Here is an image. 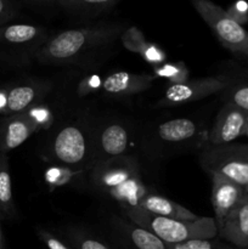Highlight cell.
Here are the masks:
<instances>
[{"label":"cell","mask_w":248,"mask_h":249,"mask_svg":"<svg viewBox=\"0 0 248 249\" xmlns=\"http://www.w3.org/2000/svg\"><path fill=\"white\" fill-rule=\"evenodd\" d=\"M117 23L95 24L58 32L49 36L39 49L35 60L44 65H62L77 60L90 50L116 40L123 33Z\"/></svg>","instance_id":"cell-1"},{"label":"cell","mask_w":248,"mask_h":249,"mask_svg":"<svg viewBox=\"0 0 248 249\" xmlns=\"http://www.w3.org/2000/svg\"><path fill=\"white\" fill-rule=\"evenodd\" d=\"M124 213L129 220L152 232L165 245H180L189 241L218 237V226L214 218H198L192 221H182L155 215L139 207L126 209Z\"/></svg>","instance_id":"cell-2"},{"label":"cell","mask_w":248,"mask_h":249,"mask_svg":"<svg viewBox=\"0 0 248 249\" xmlns=\"http://www.w3.org/2000/svg\"><path fill=\"white\" fill-rule=\"evenodd\" d=\"M48 38L44 27L10 22L0 28V61L12 66L27 65Z\"/></svg>","instance_id":"cell-3"},{"label":"cell","mask_w":248,"mask_h":249,"mask_svg":"<svg viewBox=\"0 0 248 249\" xmlns=\"http://www.w3.org/2000/svg\"><path fill=\"white\" fill-rule=\"evenodd\" d=\"M191 4L224 48L248 60V32L243 26L212 0H191Z\"/></svg>","instance_id":"cell-4"},{"label":"cell","mask_w":248,"mask_h":249,"mask_svg":"<svg viewBox=\"0 0 248 249\" xmlns=\"http://www.w3.org/2000/svg\"><path fill=\"white\" fill-rule=\"evenodd\" d=\"M199 160L211 175H220L248 187V145L211 146L201 153Z\"/></svg>","instance_id":"cell-5"},{"label":"cell","mask_w":248,"mask_h":249,"mask_svg":"<svg viewBox=\"0 0 248 249\" xmlns=\"http://www.w3.org/2000/svg\"><path fill=\"white\" fill-rule=\"evenodd\" d=\"M51 156L66 167H80L91 158V138L83 126L67 124L56 133Z\"/></svg>","instance_id":"cell-6"},{"label":"cell","mask_w":248,"mask_h":249,"mask_svg":"<svg viewBox=\"0 0 248 249\" xmlns=\"http://www.w3.org/2000/svg\"><path fill=\"white\" fill-rule=\"evenodd\" d=\"M228 80L223 78L207 77L199 79H187L181 83L170 84L165 89L158 107H172L206 99L228 87Z\"/></svg>","instance_id":"cell-7"},{"label":"cell","mask_w":248,"mask_h":249,"mask_svg":"<svg viewBox=\"0 0 248 249\" xmlns=\"http://www.w3.org/2000/svg\"><path fill=\"white\" fill-rule=\"evenodd\" d=\"M136 177H140V169L138 162L130 156H121L95 163L90 174L94 186L106 195Z\"/></svg>","instance_id":"cell-8"},{"label":"cell","mask_w":248,"mask_h":249,"mask_svg":"<svg viewBox=\"0 0 248 249\" xmlns=\"http://www.w3.org/2000/svg\"><path fill=\"white\" fill-rule=\"evenodd\" d=\"M130 131L119 122H111L102 125L91 139L92 164L109 158L126 156L130 148Z\"/></svg>","instance_id":"cell-9"},{"label":"cell","mask_w":248,"mask_h":249,"mask_svg":"<svg viewBox=\"0 0 248 249\" xmlns=\"http://www.w3.org/2000/svg\"><path fill=\"white\" fill-rule=\"evenodd\" d=\"M248 112L231 102H226L219 111L214 125L209 133L211 146L229 145L246 133Z\"/></svg>","instance_id":"cell-10"},{"label":"cell","mask_w":248,"mask_h":249,"mask_svg":"<svg viewBox=\"0 0 248 249\" xmlns=\"http://www.w3.org/2000/svg\"><path fill=\"white\" fill-rule=\"evenodd\" d=\"M40 126L29 116L28 112L0 117V155H7L10 151L21 146L28 140Z\"/></svg>","instance_id":"cell-11"},{"label":"cell","mask_w":248,"mask_h":249,"mask_svg":"<svg viewBox=\"0 0 248 249\" xmlns=\"http://www.w3.org/2000/svg\"><path fill=\"white\" fill-rule=\"evenodd\" d=\"M212 177V206L214 209V219L216 226L236 208L241 199L245 197V187L240 186L236 182L220 177V175H211Z\"/></svg>","instance_id":"cell-12"},{"label":"cell","mask_w":248,"mask_h":249,"mask_svg":"<svg viewBox=\"0 0 248 249\" xmlns=\"http://www.w3.org/2000/svg\"><path fill=\"white\" fill-rule=\"evenodd\" d=\"M220 240L238 249H248V194L218 225Z\"/></svg>","instance_id":"cell-13"},{"label":"cell","mask_w":248,"mask_h":249,"mask_svg":"<svg viewBox=\"0 0 248 249\" xmlns=\"http://www.w3.org/2000/svg\"><path fill=\"white\" fill-rule=\"evenodd\" d=\"M49 87L44 83L27 82L5 89V107L1 116L22 113L39 104Z\"/></svg>","instance_id":"cell-14"},{"label":"cell","mask_w":248,"mask_h":249,"mask_svg":"<svg viewBox=\"0 0 248 249\" xmlns=\"http://www.w3.org/2000/svg\"><path fill=\"white\" fill-rule=\"evenodd\" d=\"M153 82H155L153 75L136 74V73L119 71L107 75L102 80L101 90L109 96H133L150 89Z\"/></svg>","instance_id":"cell-15"},{"label":"cell","mask_w":248,"mask_h":249,"mask_svg":"<svg viewBox=\"0 0 248 249\" xmlns=\"http://www.w3.org/2000/svg\"><path fill=\"white\" fill-rule=\"evenodd\" d=\"M139 208L142 211L152 213L155 215L164 216V218L177 219L182 221H192L198 219L196 214L192 213L187 208L182 207L181 204L167 198V197L159 196L153 192H147L139 203Z\"/></svg>","instance_id":"cell-16"},{"label":"cell","mask_w":248,"mask_h":249,"mask_svg":"<svg viewBox=\"0 0 248 249\" xmlns=\"http://www.w3.org/2000/svg\"><path fill=\"white\" fill-rule=\"evenodd\" d=\"M114 220L117 230L134 249H168V245L157 236L133 221H125L118 218H114Z\"/></svg>","instance_id":"cell-17"},{"label":"cell","mask_w":248,"mask_h":249,"mask_svg":"<svg viewBox=\"0 0 248 249\" xmlns=\"http://www.w3.org/2000/svg\"><path fill=\"white\" fill-rule=\"evenodd\" d=\"M198 134V125L187 118H177L163 122L157 128V138L167 143H185L194 140Z\"/></svg>","instance_id":"cell-18"},{"label":"cell","mask_w":248,"mask_h":249,"mask_svg":"<svg viewBox=\"0 0 248 249\" xmlns=\"http://www.w3.org/2000/svg\"><path fill=\"white\" fill-rule=\"evenodd\" d=\"M15 216L16 207L12 196L9 157L0 155V219H14Z\"/></svg>","instance_id":"cell-19"},{"label":"cell","mask_w":248,"mask_h":249,"mask_svg":"<svg viewBox=\"0 0 248 249\" xmlns=\"http://www.w3.org/2000/svg\"><path fill=\"white\" fill-rule=\"evenodd\" d=\"M119 0H58L67 11L83 16H96L114 7Z\"/></svg>","instance_id":"cell-20"},{"label":"cell","mask_w":248,"mask_h":249,"mask_svg":"<svg viewBox=\"0 0 248 249\" xmlns=\"http://www.w3.org/2000/svg\"><path fill=\"white\" fill-rule=\"evenodd\" d=\"M168 249H238L219 238L211 240H195L180 245H168Z\"/></svg>","instance_id":"cell-21"},{"label":"cell","mask_w":248,"mask_h":249,"mask_svg":"<svg viewBox=\"0 0 248 249\" xmlns=\"http://www.w3.org/2000/svg\"><path fill=\"white\" fill-rule=\"evenodd\" d=\"M70 243L74 249H111L99 238L78 231L70 233Z\"/></svg>","instance_id":"cell-22"},{"label":"cell","mask_w":248,"mask_h":249,"mask_svg":"<svg viewBox=\"0 0 248 249\" xmlns=\"http://www.w3.org/2000/svg\"><path fill=\"white\" fill-rule=\"evenodd\" d=\"M156 77L167 78L172 82V84L175 83H181L187 80V70L184 65H162L157 66L155 70Z\"/></svg>","instance_id":"cell-23"},{"label":"cell","mask_w":248,"mask_h":249,"mask_svg":"<svg viewBox=\"0 0 248 249\" xmlns=\"http://www.w3.org/2000/svg\"><path fill=\"white\" fill-rule=\"evenodd\" d=\"M122 40H123V44L126 46V49L140 53V55L148 44V41L145 40V36L136 27H130L129 29L124 31L122 34Z\"/></svg>","instance_id":"cell-24"},{"label":"cell","mask_w":248,"mask_h":249,"mask_svg":"<svg viewBox=\"0 0 248 249\" xmlns=\"http://www.w3.org/2000/svg\"><path fill=\"white\" fill-rule=\"evenodd\" d=\"M226 102H231L248 112V84H241L231 88Z\"/></svg>","instance_id":"cell-25"},{"label":"cell","mask_w":248,"mask_h":249,"mask_svg":"<svg viewBox=\"0 0 248 249\" xmlns=\"http://www.w3.org/2000/svg\"><path fill=\"white\" fill-rule=\"evenodd\" d=\"M18 6L16 0H0V28L12 22L16 17Z\"/></svg>","instance_id":"cell-26"},{"label":"cell","mask_w":248,"mask_h":249,"mask_svg":"<svg viewBox=\"0 0 248 249\" xmlns=\"http://www.w3.org/2000/svg\"><path fill=\"white\" fill-rule=\"evenodd\" d=\"M226 12L241 26L248 22V2L245 0H237L232 2Z\"/></svg>","instance_id":"cell-27"},{"label":"cell","mask_w":248,"mask_h":249,"mask_svg":"<svg viewBox=\"0 0 248 249\" xmlns=\"http://www.w3.org/2000/svg\"><path fill=\"white\" fill-rule=\"evenodd\" d=\"M38 236L48 249H74L67 242L58 238L57 236L53 235L51 232L43 230V229H38Z\"/></svg>","instance_id":"cell-28"},{"label":"cell","mask_w":248,"mask_h":249,"mask_svg":"<svg viewBox=\"0 0 248 249\" xmlns=\"http://www.w3.org/2000/svg\"><path fill=\"white\" fill-rule=\"evenodd\" d=\"M141 56H142L147 62H150L151 65H159V63H162L165 58L164 51H163L159 46L151 43H148L147 45H146V48L143 49Z\"/></svg>","instance_id":"cell-29"},{"label":"cell","mask_w":248,"mask_h":249,"mask_svg":"<svg viewBox=\"0 0 248 249\" xmlns=\"http://www.w3.org/2000/svg\"><path fill=\"white\" fill-rule=\"evenodd\" d=\"M24 1L33 2V4H51V2H58V0H24Z\"/></svg>","instance_id":"cell-30"},{"label":"cell","mask_w":248,"mask_h":249,"mask_svg":"<svg viewBox=\"0 0 248 249\" xmlns=\"http://www.w3.org/2000/svg\"><path fill=\"white\" fill-rule=\"evenodd\" d=\"M0 249H6V248H5L4 236H2V231H1V229H0Z\"/></svg>","instance_id":"cell-31"},{"label":"cell","mask_w":248,"mask_h":249,"mask_svg":"<svg viewBox=\"0 0 248 249\" xmlns=\"http://www.w3.org/2000/svg\"><path fill=\"white\" fill-rule=\"evenodd\" d=\"M245 135L247 136V138H248V124H247V128H246V133H245Z\"/></svg>","instance_id":"cell-32"},{"label":"cell","mask_w":248,"mask_h":249,"mask_svg":"<svg viewBox=\"0 0 248 249\" xmlns=\"http://www.w3.org/2000/svg\"><path fill=\"white\" fill-rule=\"evenodd\" d=\"M246 192H247V194H248V187H247V189H246Z\"/></svg>","instance_id":"cell-33"}]
</instances>
